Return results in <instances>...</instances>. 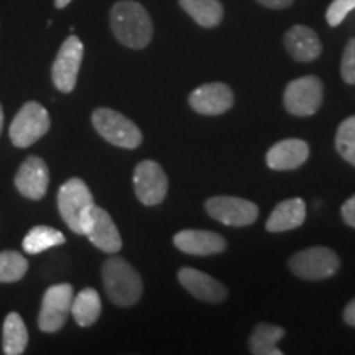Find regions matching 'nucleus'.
Wrapping results in <instances>:
<instances>
[{
	"label": "nucleus",
	"instance_id": "nucleus-1",
	"mask_svg": "<svg viewBox=\"0 0 355 355\" xmlns=\"http://www.w3.org/2000/svg\"><path fill=\"white\" fill-rule=\"evenodd\" d=\"M110 28L123 46L144 50L153 38V24L146 8L135 0H121L110 8Z\"/></svg>",
	"mask_w": 355,
	"mask_h": 355
},
{
	"label": "nucleus",
	"instance_id": "nucleus-2",
	"mask_svg": "<svg viewBox=\"0 0 355 355\" xmlns=\"http://www.w3.org/2000/svg\"><path fill=\"white\" fill-rule=\"evenodd\" d=\"M102 282L109 300L121 308H130L144 295V282L122 257H109L102 265Z\"/></svg>",
	"mask_w": 355,
	"mask_h": 355
},
{
	"label": "nucleus",
	"instance_id": "nucleus-3",
	"mask_svg": "<svg viewBox=\"0 0 355 355\" xmlns=\"http://www.w3.org/2000/svg\"><path fill=\"white\" fill-rule=\"evenodd\" d=\"M94 206V198L81 178H71L58 191V211L74 234L84 235V225Z\"/></svg>",
	"mask_w": 355,
	"mask_h": 355
},
{
	"label": "nucleus",
	"instance_id": "nucleus-4",
	"mask_svg": "<svg viewBox=\"0 0 355 355\" xmlns=\"http://www.w3.org/2000/svg\"><path fill=\"white\" fill-rule=\"evenodd\" d=\"M92 125L104 140L119 148L135 150L144 141L140 128L117 110L99 107L92 112Z\"/></svg>",
	"mask_w": 355,
	"mask_h": 355
},
{
	"label": "nucleus",
	"instance_id": "nucleus-5",
	"mask_svg": "<svg viewBox=\"0 0 355 355\" xmlns=\"http://www.w3.org/2000/svg\"><path fill=\"white\" fill-rule=\"evenodd\" d=\"M51 121L48 110L37 101L21 105L8 128V137L17 148H28L50 130Z\"/></svg>",
	"mask_w": 355,
	"mask_h": 355
},
{
	"label": "nucleus",
	"instance_id": "nucleus-6",
	"mask_svg": "<svg viewBox=\"0 0 355 355\" xmlns=\"http://www.w3.org/2000/svg\"><path fill=\"white\" fill-rule=\"evenodd\" d=\"M340 261L334 250L327 247H311L290 259V270L296 277L308 282L331 278L337 273Z\"/></svg>",
	"mask_w": 355,
	"mask_h": 355
},
{
	"label": "nucleus",
	"instance_id": "nucleus-7",
	"mask_svg": "<svg viewBox=\"0 0 355 355\" xmlns=\"http://www.w3.org/2000/svg\"><path fill=\"white\" fill-rule=\"evenodd\" d=\"M84 56V44L76 35H71L61 44L55 63L51 66V79L63 94L74 91Z\"/></svg>",
	"mask_w": 355,
	"mask_h": 355
},
{
	"label": "nucleus",
	"instance_id": "nucleus-8",
	"mask_svg": "<svg viewBox=\"0 0 355 355\" xmlns=\"http://www.w3.org/2000/svg\"><path fill=\"white\" fill-rule=\"evenodd\" d=\"M74 298V290L69 283H60L53 285L44 291L42 309L38 314V327L40 331L53 332L61 331L64 326L68 314L71 313V303Z\"/></svg>",
	"mask_w": 355,
	"mask_h": 355
},
{
	"label": "nucleus",
	"instance_id": "nucleus-9",
	"mask_svg": "<svg viewBox=\"0 0 355 355\" xmlns=\"http://www.w3.org/2000/svg\"><path fill=\"white\" fill-rule=\"evenodd\" d=\"M322 92L321 79L318 76H303L288 84L283 102L291 115L308 117L316 114L321 107Z\"/></svg>",
	"mask_w": 355,
	"mask_h": 355
},
{
	"label": "nucleus",
	"instance_id": "nucleus-10",
	"mask_svg": "<svg viewBox=\"0 0 355 355\" xmlns=\"http://www.w3.org/2000/svg\"><path fill=\"white\" fill-rule=\"evenodd\" d=\"M206 211L212 219L230 227H245L259 217L255 202L234 196H214L206 201Z\"/></svg>",
	"mask_w": 355,
	"mask_h": 355
},
{
	"label": "nucleus",
	"instance_id": "nucleus-11",
	"mask_svg": "<svg viewBox=\"0 0 355 355\" xmlns=\"http://www.w3.org/2000/svg\"><path fill=\"white\" fill-rule=\"evenodd\" d=\"M133 186L139 201L145 206H157L165 201L168 178L163 168L153 159H144L133 171Z\"/></svg>",
	"mask_w": 355,
	"mask_h": 355
},
{
	"label": "nucleus",
	"instance_id": "nucleus-12",
	"mask_svg": "<svg viewBox=\"0 0 355 355\" xmlns=\"http://www.w3.org/2000/svg\"><path fill=\"white\" fill-rule=\"evenodd\" d=\"M84 235H87L92 245H96L105 254L114 255L122 248V237L114 219L107 211L96 204L89 212L86 225H84Z\"/></svg>",
	"mask_w": 355,
	"mask_h": 355
},
{
	"label": "nucleus",
	"instance_id": "nucleus-13",
	"mask_svg": "<svg viewBox=\"0 0 355 355\" xmlns=\"http://www.w3.org/2000/svg\"><path fill=\"white\" fill-rule=\"evenodd\" d=\"M48 184H50V170L44 159L35 155L26 158L15 175V186L21 196L40 201L46 194Z\"/></svg>",
	"mask_w": 355,
	"mask_h": 355
},
{
	"label": "nucleus",
	"instance_id": "nucleus-14",
	"mask_svg": "<svg viewBox=\"0 0 355 355\" xmlns=\"http://www.w3.org/2000/svg\"><path fill=\"white\" fill-rule=\"evenodd\" d=\"M189 105L202 115H220L234 105V92L224 83L202 84L189 94Z\"/></svg>",
	"mask_w": 355,
	"mask_h": 355
},
{
	"label": "nucleus",
	"instance_id": "nucleus-15",
	"mask_svg": "<svg viewBox=\"0 0 355 355\" xmlns=\"http://www.w3.org/2000/svg\"><path fill=\"white\" fill-rule=\"evenodd\" d=\"M173 243L178 250L183 254L194 257H209L217 255L227 248V242L222 235L209 230H198V229H186L178 232L173 237Z\"/></svg>",
	"mask_w": 355,
	"mask_h": 355
},
{
	"label": "nucleus",
	"instance_id": "nucleus-16",
	"mask_svg": "<svg viewBox=\"0 0 355 355\" xmlns=\"http://www.w3.org/2000/svg\"><path fill=\"white\" fill-rule=\"evenodd\" d=\"M178 279L188 290L194 298L204 301V303H222L227 298V288L212 278L211 275L199 272L196 268H181L178 272Z\"/></svg>",
	"mask_w": 355,
	"mask_h": 355
},
{
	"label": "nucleus",
	"instance_id": "nucleus-17",
	"mask_svg": "<svg viewBox=\"0 0 355 355\" xmlns=\"http://www.w3.org/2000/svg\"><path fill=\"white\" fill-rule=\"evenodd\" d=\"M309 158V145L300 139H286L275 144L266 153V165L275 171H290L304 165Z\"/></svg>",
	"mask_w": 355,
	"mask_h": 355
},
{
	"label": "nucleus",
	"instance_id": "nucleus-18",
	"mask_svg": "<svg viewBox=\"0 0 355 355\" xmlns=\"http://www.w3.org/2000/svg\"><path fill=\"white\" fill-rule=\"evenodd\" d=\"M285 48L293 60L309 63L318 60L322 53V44L318 33L306 25H295L285 35Z\"/></svg>",
	"mask_w": 355,
	"mask_h": 355
},
{
	"label": "nucleus",
	"instance_id": "nucleus-19",
	"mask_svg": "<svg viewBox=\"0 0 355 355\" xmlns=\"http://www.w3.org/2000/svg\"><path fill=\"white\" fill-rule=\"evenodd\" d=\"M306 219V204L303 199L293 198L282 201L275 207L268 220H266L265 227L268 232H286L300 227Z\"/></svg>",
	"mask_w": 355,
	"mask_h": 355
},
{
	"label": "nucleus",
	"instance_id": "nucleus-20",
	"mask_svg": "<svg viewBox=\"0 0 355 355\" xmlns=\"http://www.w3.org/2000/svg\"><path fill=\"white\" fill-rule=\"evenodd\" d=\"M180 6L204 28H214L224 19V7L219 0H180Z\"/></svg>",
	"mask_w": 355,
	"mask_h": 355
},
{
	"label": "nucleus",
	"instance_id": "nucleus-21",
	"mask_svg": "<svg viewBox=\"0 0 355 355\" xmlns=\"http://www.w3.org/2000/svg\"><path fill=\"white\" fill-rule=\"evenodd\" d=\"M101 311V296L94 288H84L79 295L74 296L71 303V314L81 327L92 326L99 319Z\"/></svg>",
	"mask_w": 355,
	"mask_h": 355
},
{
	"label": "nucleus",
	"instance_id": "nucleus-22",
	"mask_svg": "<svg viewBox=\"0 0 355 355\" xmlns=\"http://www.w3.org/2000/svg\"><path fill=\"white\" fill-rule=\"evenodd\" d=\"M285 336V329L273 324L261 322L252 332L248 339V349L255 355H282V349H278V343Z\"/></svg>",
	"mask_w": 355,
	"mask_h": 355
},
{
	"label": "nucleus",
	"instance_id": "nucleus-23",
	"mask_svg": "<svg viewBox=\"0 0 355 355\" xmlns=\"http://www.w3.org/2000/svg\"><path fill=\"white\" fill-rule=\"evenodd\" d=\"M26 344H28V331L24 319L19 313L7 314L3 321V339L2 347L3 354L7 355H20L25 352Z\"/></svg>",
	"mask_w": 355,
	"mask_h": 355
},
{
	"label": "nucleus",
	"instance_id": "nucleus-24",
	"mask_svg": "<svg viewBox=\"0 0 355 355\" xmlns=\"http://www.w3.org/2000/svg\"><path fill=\"white\" fill-rule=\"evenodd\" d=\"M66 242V237L58 229L48 227V225H37L25 235L24 239V250L30 255L42 254V252L48 250L51 247L63 245Z\"/></svg>",
	"mask_w": 355,
	"mask_h": 355
},
{
	"label": "nucleus",
	"instance_id": "nucleus-25",
	"mask_svg": "<svg viewBox=\"0 0 355 355\" xmlns=\"http://www.w3.org/2000/svg\"><path fill=\"white\" fill-rule=\"evenodd\" d=\"M28 260L19 252H0V283H15L25 277Z\"/></svg>",
	"mask_w": 355,
	"mask_h": 355
},
{
	"label": "nucleus",
	"instance_id": "nucleus-26",
	"mask_svg": "<svg viewBox=\"0 0 355 355\" xmlns=\"http://www.w3.org/2000/svg\"><path fill=\"white\" fill-rule=\"evenodd\" d=\"M336 148L349 165L355 166V115L345 119L337 128Z\"/></svg>",
	"mask_w": 355,
	"mask_h": 355
},
{
	"label": "nucleus",
	"instance_id": "nucleus-27",
	"mask_svg": "<svg viewBox=\"0 0 355 355\" xmlns=\"http://www.w3.org/2000/svg\"><path fill=\"white\" fill-rule=\"evenodd\" d=\"M352 10H355V0H332L326 12L327 25L339 26Z\"/></svg>",
	"mask_w": 355,
	"mask_h": 355
},
{
	"label": "nucleus",
	"instance_id": "nucleus-28",
	"mask_svg": "<svg viewBox=\"0 0 355 355\" xmlns=\"http://www.w3.org/2000/svg\"><path fill=\"white\" fill-rule=\"evenodd\" d=\"M340 76L344 83L355 84V38H350L345 44L343 61H340Z\"/></svg>",
	"mask_w": 355,
	"mask_h": 355
},
{
	"label": "nucleus",
	"instance_id": "nucleus-29",
	"mask_svg": "<svg viewBox=\"0 0 355 355\" xmlns=\"http://www.w3.org/2000/svg\"><path fill=\"white\" fill-rule=\"evenodd\" d=\"M340 214H343V219L345 224H347L349 227L355 229V194L343 204V207H340Z\"/></svg>",
	"mask_w": 355,
	"mask_h": 355
},
{
	"label": "nucleus",
	"instance_id": "nucleus-30",
	"mask_svg": "<svg viewBox=\"0 0 355 355\" xmlns=\"http://www.w3.org/2000/svg\"><path fill=\"white\" fill-rule=\"evenodd\" d=\"M261 6L266 8H273V10H283L293 6V0H257Z\"/></svg>",
	"mask_w": 355,
	"mask_h": 355
},
{
	"label": "nucleus",
	"instance_id": "nucleus-31",
	"mask_svg": "<svg viewBox=\"0 0 355 355\" xmlns=\"http://www.w3.org/2000/svg\"><path fill=\"white\" fill-rule=\"evenodd\" d=\"M344 321L349 324V326L355 327V298L350 301V303L345 306L344 309Z\"/></svg>",
	"mask_w": 355,
	"mask_h": 355
},
{
	"label": "nucleus",
	"instance_id": "nucleus-32",
	"mask_svg": "<svg viewBox=\"0 0 355 355\" xmlns=\"http://www.w3.org/2000/svg\"><path fill=\"white\" fill-rule=\"evenodd\" d=\"M71 3V0H55V7L56 8H64Z\"/></svg>",
	"mask_w": 355,
	"mask_h": 355
},
{
	"label": "nucleus",
	"instance_id": "nucleus-33",
	"mask_svg": "<svg viewBox=\"0 0 355 355\" xmlns=\"http://www.w3.org/2000/svg\"><path fill=\"white\" fill-rule=\"evenodd\" d=\"M2 127H3V109H2V104H0V133H2Z\"/></svg>",
	"mask_w": 355,
	"mask_h": 355
}]
</instances>
